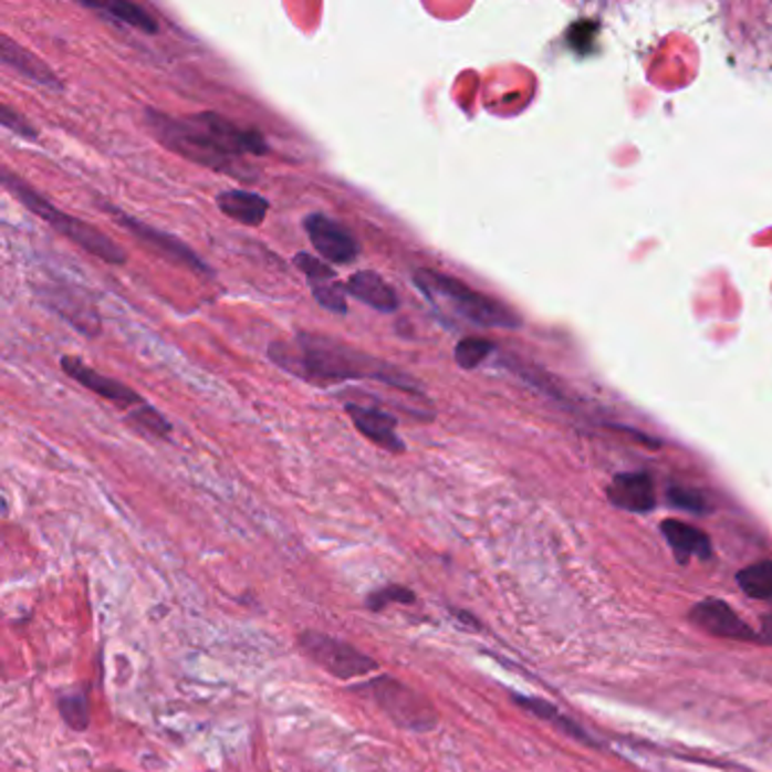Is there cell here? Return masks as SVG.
Segmentation results:
<instances>
[{
    "mask_svg": "<svg viewBox=\"0 0 772 772\" xmlns=\"http://www.w3.org/2000/svg\"><path fill=\"white\" fill-rule=\"evenodd\" d=\"M356 691L369 696L378 705V709L388 713V718H393L401 730L430 732L438 726V713L432 711V707L410 687L390 678V675L374 678L367 685L356 687Z\"/></svg>",
    "mask_w": 772,
    "mask_h": 772,
    "instance_id": "5b68a950",
    "label": "cell"
},
{
    "mask_svg": "<svg viewBox=\"0 0 772 772\" xmlns=\"http://www.w3.org/2000/svg\"><path fill=\"white\" fill-rule=\"evenodd\" d=\"M347 415L352 417L354 426L363 432V436L374 442L376 447L390 451V453H404L406 445L397 432V417L385 413L376 406H363V404H347Z\"/></svg>",
    "mask_w": 772,
    "mask_h": 772,
    "instance_id": "7c38bea8",
    "label": "cell"
},
{
    "mask_svg": "<svg viewBox=\"0 0 772 772\" xmlns=\"http://www.w3.org/2000/svg\"><path fill=\"white\" fill-rule=\"evenodd\" d=\"M3 186L12 192V196L36 218H41L45 225H51L55 231H60L64 238H69L71 243H75L80 250L86 254L101 259L109 265H123L127 263V254L123 248L109 236H105L98 227H93L62 209H58L53 202H48L41 192H36L25 179L12 175L8 168L3 170Z\"/></svg>",
    "mask_w": 772,
    "mask_h": 772,
    "instance_id": "277c9868",
    "label": "cell"
},
{
    "mask_svg": "<svg viewBox=\"0 0 772 772\" xmlns=\"http://www.w3.org/2000/svg\"><path fill=\"white\" fill-rule=\"evenodd\" d=\"M218 209L236 220L238 225L246 227H259L263 225L268 211H270V202L259 196L254 190H243V188H233V190H222L220 196L216 198Z\"/></svg>",
    "mask_w": 772,
    "mask_h": 772,
    "instance_id": "2e32d148",
    "label": "cell"
},
{
    "mask_svg": "<svg viewBox=\"0 0 772 772\" xmlns=\"http://www.w3.org/2000/svg\"><path fill=\"white\" fill-rule=\"evenodd\" d=\"M0 123H3V127H8L10 132L19 134L21 138H30L34 140L39 136V132L34 129V125H30L21 114H17L12 107L3 105L0 107Z\"/></svg>",
    "mask_w": 772,
    "mask_h": 772,
    "instance_id": "d4e9b609",
    "label": "cell"
},
{
    "mask_svg": "<svg viewBox=\"0 0 772 772\" xmlns=\"http://www.w3.org/2000/svg\"><path fill=\"white\" fill-rule=\"evenodd\" d=\"M494 352V345L486 337H465V341L458 343L456 347V363L462 369H473L478 367L482 361H486L490 354Z\"/></svg>",
    "mask_w": 772,
    "mask_h": 772,
    "instance_id": "7402d4cb",
    "label": "cell"
},
{
    "mask_svg": "<svg viewBox=\"0 0 772 772\" xmlns=\"http://www.w3.org/2000/svg\"><path fill=\"white\" fill-rule=\"evenodd\" d=\"M293 263L304 272L311 285V293L322 309L337 315L347 313V285L337 279V274L326 265V261L309 252H300Z\"/></svg>",
    "mask_w": 772,
    "mask_h": 772,
    "instance_id": "8fae6325",
    "label": "cell"
},
{
    "mask_svg": "<svg viewBox=\"0 0 772 772\" xmlns=\"http://www.w3.org/2000/svg\"><path fill=\"white\" fill-rule=\"evenodd\" d=\"M298 644H300V650L313 664H317L322 670H326L337 680L365 678V675L378 670V661L374 657L365 655L363 650H358L356 646L343 639H335L324 633L306 630L300 635Z\"/></svg>",
    "mask_w": 772,
    "mask_h": 772,
    "instance_id": "8992f818",
    "label": "cell"
},
{
    "mask_svg": "<svg viewBox=\"0 0 772 772\" xmlns=\"http://www.w3.org/2000/svg\"><path fill=\"white\" fill-rule=\"evenodd\" d=\"M80 6L91 10V12H98L101 17H105L109 21H116V23L127 25V28H134L138 32H146V34H157L159 32L157 19L146 8H140L136 3H129V0H109V3H95V0H82Z\"/></svg>",
    "mask_w": 772,
    "mask_h": 772,
    "instance_id": "ac0fdd59",
    "label": "cell"
},
{
    "mask_svg": "<svg viewBox=\"0 0 772 772\" xmlns=\"http://www.w3.org/2000/svg\"><path fill=\"white\" fill-rule=\"evenodd\" d=\"M689 618L700 630L720 637V639H732V641H757L759 635L752 627L726 603L707 598L698 605L691 607Z\"/></svg>",
    "mask_w": 772,
    "mask_h": 772,
    "instance_id": "9c48e42d",
    "label": "cell"
},
{
    "mask_svg": "<svg viewBox=\"0 0 772 772\" xmlns=\"http://www.w3.org/2000/svg\"><path fill=\"white\" fill-rule=\"evenodd\" d=\"M129 421H132L138 430H143V432H153V436H157V438H168V436H170V430H173L170 421H168L159 410L150 408L148 404H146V406H140L138 410H134V413L129 415Z\"/></svg>",
    "mask_w": 772,
    "mask_h": 772,
    "instance_id": "cb8c5ba5",
    "label": "cell"
},
{
    "mask_svg": "<svg viewBox=\"0 0 772 772\" xmlns=\"http://www.w3.org/2000/svg\"><path fill=\"white\" fill-rule=\"evenodd\" d=\"M512 700H514V705H519L521 709H525V711H530L533 716H538V718L551 722V726H555L557 730H564L568 737H573V739H577V741H583V743H587V745L594 743L592 737H585V732H583L581 728H577L573 720H568L566 716H562L551 702H546V700H542V698H525V696H519V693H514Z\"/></svg>",
    "mask_w": 772,
    "mask_h": 772,
    "instance_id": "d6986e66",
    "label": "cell"
},
{
    "mask_svg": "<svg viewBox=\"0 0 772 772\" xmlns=\"http://www.w3.org/2000/svg\"><path fill=\"white\" fill-rule=\"evenodd\" d=\"M661 535L666 538V542L670 544V549L675 551L680 562H689L691 557H698V560L711 557V542L696 525H689L678 519H666L661 523Z\"/></svg>",
    "mask_w": 772,
    "mask_h": 772,
    "instance_id": "e0dca14e",
    "label": "cell"
},
{
    "mask_svg": "<svg viewBox=\"0 0 772 772\" xmlns=\"http://www.w3.org/2000/svg\"><path fill=\"white\" fill-rule=\"evenodd\" d=\"M413 283L440 317L482 328H519L521 324V317L505 304L473 291L445 272L421 268L413 274Z\"/></svg>",
    "mask_w": 772,
    "mask_h": 772,
    "instance_id": "7a4b0ae2",
    "label": "cell"
},
{
    "mask_svg": "<svg viewBox=\"0 0 772 772\" xmlns=\"http://www.w3.org/2000/svg\"><path fill=\"white\" fill-rule=\"evenodd\" d=\"M58 709L66 726L84 732L91 722V709H88V693L86 689H69L58 696Z\"/></svg>",
    "mask_w": 772,
    "mask_h": 772,
    "instance_id": "44dd1931",
    "label": "cell"
},
{
    "mask_svg": "<svg viewBox=\"0 0 772 772\" xmlns=\"http://www.w3.org/2000/svg\"><path fill=\"white\" fill-rule=\"evenodd\" d=\"M304 229L309 233L311 246L322 257V261L347 265L358 259L361 248L350 229L324 213H311L304 218Z\"/></svg>",
    "mask_w": 772,
    "mask_h": 772,
    "instance_id": "ba28073f",
    "label": "cell"
},
{
    "mask_svg": "<svg viewBox=\"0 0 772 772\" xmlns=\"http://www.w3.org/2000/svg\"><path fill=\"white\" fill-rule=\"evenodd\" d=\"M668 499H670L672 505L685 508V510H691V512H705V510H707L705 499H702L698 492H691V490L675 488V490H670Z\"/></svg>",
    "mask_w": 772,
    "mask_h": 772,
    "instance_id": "484cf974",
    "label": "cell"
},
{
    "mask_svg": "<svg viewBox=\"0 0 772 772\" xmlns=\"http://www.w3.org/2000/svg\"><path fill=\"white\" fill-rule=\"evenodd\" d=\"M614 505L630 512H650L657 503L655 486L648 473H620L607 490Z\"/></svg>",
    "mask_w": 772,
    "mask_h": 772,
    "instance_id": "9a60e30c",
    "label": "cell"
},
{
    "mask_svg": "<svg viewBox=\"0 0 772 772\" xmlns=\"http://www.w3.org/2000/svg\"><path fill=\"white\" fill-rule=\"evenodd\" d=\"M347 295L372 306L378 313H395L399 309V295L380 274L361 270L347 279Z\"/></svg>",
    "mask_w": 772,
    "mask_h": 772,
    "instance_id": "5bb4252c",
    "label": "cell"
},
{
    "mask_svg": "<svg viewBox=\"0 0 772 772\" xmlns=\"http://www.w3.org/2000/svg\"><path fill=\"white\" fill-rule=\"evenodd\" d=\"M417 601V594L413 590H408L406 585H385L378 587L376 592H372L365 598V605L369 612H380L388 607L390 603H399V605H413Z\"/></svg>",
    "mask_w": 772,
    "mask_h": 772,
    "instance_id": "603a6c76",
    "label": "cell"
},
{
    "mask_svg": "<svg viewBox=\"0 0 772 772\" xmlns=\"http://www.w3.org/2000/svg\"><path fill=\"white\" fill-rule=\"evenodd\" d=\"M103 209L114 218V222H118L123 229H127L136 240H140L143 246H148L150 250H155L159 257L168 259L170 263L175 265H181L190 272H196V274H205V277H213V270L196 254L192 252L186 243H181L179 238L161 231V229H155L146 222H140L136 220L134 216L121 211L118 207L114 205H103Z\"/></svg>",
    "mask_w": 772,
    "mask_h": 772,
    "instance_id": "52a82bcc",
    "label": "cell"
},
{
    "mask_svg": "<svg viewBox=\"0 0 772 772\" xmlns=\"http://www.w3.org/2000/svg\"><path fill=\"white\" fill-rule=\"evenodd\" d=\"M270 361L298 378L311 383H335V380H376L390 385L413 397H424L421 383L408 372L369 356L367 352L354 350L347 343L335 341L331 335L298 333L291 343H274L268 350Z\"/></svg>",
    "mask_w": 772,
    "mask_h": 772,
    "instance_id": "6da1fadb",
    "label": "cell"
},
{
    "mask_svg": "<svg viewBox=\"0 0 772 772\" xmlns=\"http://www.w3.org/2000/svg\"><path fill=\"white\" fill-rule=\"evenodd\" d=\"M62 369L66 376H71L75 383H80L82 388L91 390L93 395H98L103 397L105 401L118 406V408H132V406H146V401H143V397L138 393H134L129 385L116 380V378H109V376H103L98 369H93L88 367L82 358L77 356H64L62 358Z\"/></svg>",
    "mask_w": 772,
    "mask_h": 772,
    "instance_id": "30bf717a",
    "label": "cell"
},
{
    "mask_svg": "<svg viewBox=\"0 0 772 772\" xmlns=\"http://www.w3.org/2000/svg\"><path fill=\"white\" fill-rule=\"evenodd\" d=\"M143 118H146L148 132L173 155L243 181H252L259 177V173L252 170L248 161H238L225 155L216 146V140L209 136V132L202 127V123L196 118V114L175 118L157 109H146Z\"/></svg>",
    "mask_w": 772,
    "mask_h": 772,
    "instance_id": "3957f363",
    "label": "cell"
},
{
    "mask_svg": "<svg viewBox=\"0 0 772 772\" xmlns=\"http://www.w3.org/2000/svg\"><path fill=\"white\" fill-rule=\"evenodd\" d=\"M0 58H3L6 66H12L17 73L28 77L30 82H36L41 86H48L53 91L62 88V82L58 73L48 66L43 60H39L34 53H30L25 45L17 43L10 34L0 36Z\"/></svg>",
    "mask_w": 772,
    "mask_h": 772,
    "instance_id": "4fadbf2b",
    "label": "cell"
},
{
    "mask_svg": "<svg viewBox=\"0 0 772 772\" xmlns=\"http://www.w3.org/2000/svg\"><path fill=\"white\" fill-rule=\"evenodd\" d=\"M737 583L745 596L757 601H770L772 598V560L757 562L741 568L737 575Z\"/></svg>",
    "mask_w": 772,
    "mask_h": 772,
    "instance_id": "ffe728a7",
    "label": "cell"
},
{
    "mask_svg": "<svg viewBox=\"0 0 772 772\" xmlns=\"http://www.w3.org/2000/svg\"><path fill=\"white\" fill-rule=\"evenodd\" d=\"M759 639H763L765 644L772 646V614H765L763 616V623H761V635Z\"/></svg>",
    "mask_w": 772,
    "mask_h": 772,
    "instance_id": "4316f807",
    "label": "cell"
}]
</instances>
